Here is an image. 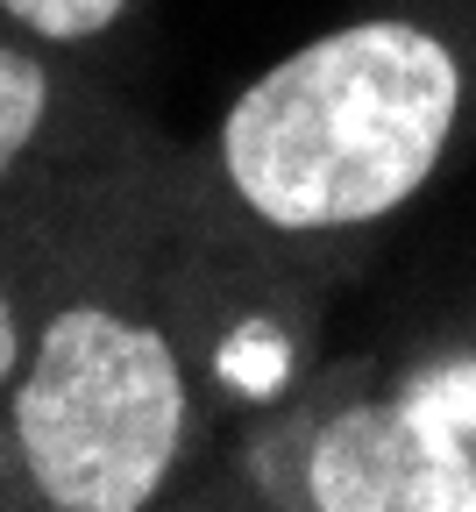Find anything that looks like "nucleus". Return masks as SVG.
<instances>
[{"label":"nucleus","mask_w":476,"mask_h":512,"mask_svg":"<svg viewBox=\"0 0 476 512\" xmlns=\"http://www.w3.org/2000/svg\"><path fill=\"white\" fill-rule=\"evenodd\" d=\"M462 57L441 29L370 15L278 57L235 93L214 136L221 185L278 235L398 214L448 157Z\"/></svg>","instance_id":"f257e3e1"},{"label":"nucleus","mask_w":476,"mask_h":512,"mask_svg":"<svg viewBox=\"0 0 476 512\" xmlns=\"http://www.w3.org/2000/svg\"><path fill=\"white\" fill-rule=\"evenodd\" d=\"M199 434L171 320L114 278L29 299V349L0 406V491L50 512L157 505Z\"/></svg>","instance_id":"f03ea898"},{"label":"nucleus","mask_w":476,"mask_h":512,"mask_svg":"<svg viewBox=\"0 0 476 512\" xmlns=\"http://www.w3.org/2000/svg\"><path fill=\"white\" fill-rule=\"evenodd\" d=\"M469 384L455 377L441 392H413L398 406H356L313 441V505L391 512V505H476V456L462 441Z\"/></svg>","instance_id":"7ed1b4c3"},{"label":"nucleus","mask_w":476,"mask_h":512,"mask_svg":"<svg viewBox=\"0 0 476 512\" xmlns=\"http://www.w3.org/2000/svg\"><path fill=\"white\" fill-rule=\"evenodd\" d=\"M64 121H72V79H64L57 50L0 22V200L36 164H50Z\"/></svg>","instance_id":"20e7f679"},{"label":"nucleus","mask_w":476,"mask_h":512,"mask_svg":"<svg viewBox=\"0 0 476 512\" xmlns=\"http://www.w3.org/2000/svg\"><path fill=\"white\" fill-rule=\"evenodd\" d=\"M128 8H135V0H0V22L64 57V50L107 43V36L128 22Z\"/></svg>","instance_id":"39448f33"},{"label":"nucleus","mask_w":476,"mask_h":512,"mask_svg":"<svg viewBox=\"0 0 476 512\" xmlns=\"http://www.w3.org/2000/svg\"><path fill=\"white\" fill-rule=\"evenodd\" d=\"M29 285H22V264L15 249L0 242V406L15 392V370H22V349H29Z\"/></svg>","instance_id":"423d86ee"}]
</instances>
